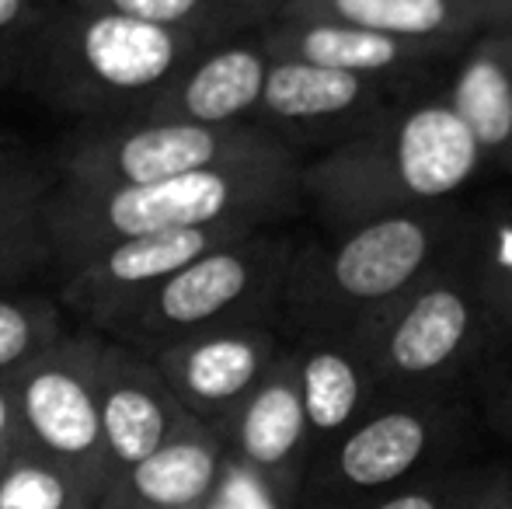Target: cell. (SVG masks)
Wrapping results in <instances>:
<instances>
[{
    "label": "cell",
    "instance_id": "cell-1",
    "mask_svg": "<svg viewBox=\"0 0 512 509\" xmlns=\"http://www.w3.org/2000/svg\"><path fill=\"white\" fill-rule=\"evenodd\" d=\"M488 182L495 175L446 105L443 88L411 98L377 126L307 157L300 168L304 213L321 234L457 203Z\"/></svg>",
    "mask_w": 512,
    "mask_h": 509
},
{
    "label": "cell",
    "instance_id": "cell-2",
    "mask_svg": "<svg viewBox=\"0 0 512 509\" xmlns=\"http://www.w3.org/2000/svg\"><path fill=\"white\" fill-rule=\"evenodd\" d=\"M304 157L276 150L133 189H70L46 196L49 255L63 272L129 238L192 227H283L307 220Z\"/></svg>",
    "mask_w": 512,
    "mask_h": 509
},
{
    "label": "cell",
    "instance_id": "cell-3",
    "mask_svg": "<svg viewBox=\"0 0 512 509\" xmlns=\"http://www.w3.org/2000/svg\"><path fill=\"white\" fill-rule=\"evenodd\" d=\"M460 227L464 199L338 234H300L279 307V332L286 339L352 335L429 276L453 252Z\"/></svg>",
    "mask_w": 512,
    "mask_h": 509
},
{
    "label": "cell",
    "instance_id": "cell-4",
    "mask_svg": "<svg viewBox=\"0 0 512 509\" xmlns=\"http://www.w3.org/2000/svg\"><path fill=\"white\" fill-rule=\"evenodd\" d=\"M209 46L213 42L189 32L53 0L18 77L56 112L133 123L143 105Z\"/></svg>",
    "mask_w": 512,
    "mask_h": 509
},
{
    "label": "cell",
    "instance_id": "cell-5",
    "mask_svg": "<svg viewBox=\"0 0 512 509\" xmlns=\"http://www.w3.org/2000/svg\"><path fill=\"white\" fill-rule=\"evenodd\" d=\"M481 436L474 391L380 394L310 457L297 509H359L439 464L474 457Z\"/></svg>",
    "mask_w": 512,
    "mask_h": 509
},
{
    "label": "cell",
    "instance_id": "cell-6",
    "mask_svg": "<svg viewBox=\"0 0 512 509\" xmlns=\"http://www.w3.org/2000/svg\"><path fill=\"white\" fill-rule=\"evenodd\" d=\"M349 339L363 353L380 394L474 391L509 356L460 265L457 245L405 297L377 311Z\"/></svg>",
    "mask_w": 512,
    "mask_h": 509
},
{
    "label": "cell",
    "instance_id": "cell-7",
    "mask_svg": "<svg viewBox=\"0 0 512 509\" xmlns=\"http://www.w3.org/2000/svg\"><path fill=\"white\" fill-rule=\"evenodd\" d=\"M300 231L293 224L262 227L209 248L157 283L105 325L102 339L154 356L157 349L223 325L279 328L286 276Z\"/></svg>",
    "mask_w": 512,
    "mask_h": 509
},
{
    "label": "cell",
    "instance_id": "cell-8",
    "mask_svg": "<svg viewBox=\"0 0 512 509\" xmlns=\"http://www.w3.org/2000/svg\"><path fill=\"white\" fill-rule=\"evenodd\" d=\"M290 150L255 123H95L63 150V182L70 189H133L203 171L213 164Z\"/></svg>",
    "mask_w": 512,
    "mask_h": 509
},
{
    "label": "cell",
    "instance_id": "cell-9",
    "mask_svg": "<svg viewBox=\"0 0 512 509\" xmlns=\"http://www.w3.org/2000/svg\"><path fill=\"white\" fill-rule=\"evenodd\" d=\"M98 332H67L11 377L25 447L74 468L95 485L108 482L98 422Z\"/></svg>",
    "mask_w": 512,
    "mask_h": 509
},
{
    "label": "cell",
    "instance_id": "cell-10",
    "mask_svg": "<svg viewBox=\"0 0 512 509\" xmlns=\"http://www.w3.org/2000/svg\"><path fill=\"white\" fill-rule=\"evenodd\" d=\"M436 88L373 77L342 74V70L310 67L297 60H272L265 77L262 102L251 123L272 133L279 143L307 157L338 147L349 136L377 126L411 98Z\"/></svg>",
    "mask_w": 512,
    "mask_h": 509
},
{
    "label": "cell",
    "instance_id": "cell-11",
    "mask_svg": "<svg viewBox=\"0 0 512 509\" xmlns=\"http://www.w3.org/2000/svg\"><path fill=\"white\" fill-rule=\"evenodd\" d=\"M283 349L286 335L272 325H223L185 335L150 360L189 419L220 429Z\"/></svg>",
    "mask_w": 512,
    "mask_h": 509
},
{
    "label": "cell",
    "instance_id": "cell-12",
    "mask_svg": "<svg viewBox=\"0 0 512 509\" xmlns=\"http://www.w3.org/2000/svg\"><path fill=\"white\" fill-rule=\"evenodd\" d=\"M251 231H262V227H192V231H161L119 241L77 269L63 272L67 283H63L60 307L74 311L88 325V332L102 335L108 321L119 318L133 300L175 276L192 258Z\"/></svg>",
    "mask_w": 512,
    "mask_h": 509
},
{
    "label": "cell",
    "instance_id": "cell-13",
    "mask_svg": "<svg viewBox=\"0 0 512 509\" xmlns=\"http://www.w3.org/2000/svg\"><path fill=\"white\" fill-rule=\"evenodd\" d=\"M216 433L227 450V461L241 464L258 482L269 485L286 506L297 509L300 485L310 464V436L290 342L269 374Z\"/></svg>",
    "mask_w": 512,
    "mask_h": 509
},
{
    "label": "cell",
    "instance_id": "cell-14",
    "mask_svg": "<svg viewBox=\"0 0 512 509\" xmlns=\"http://www.w3.org/2000/svg\"><path fill=\"white\" fill-rule=\"evenodd\" d=\"M258 39L272 60H297L373 81L418 84V88H439L450 56L457 53V49L411 46L366 28L304 18H276L258 32Z\"/></svg>",
    "mask_w": 512,
    "mask_h": 509
},
{
    "label": "cell",
    "instance_id": "cell-15",
    "mask_svg": "<svg viewBox=\"0 0 512 509\" xmlns=\"http://www.w3.org/2000/svg\"><path fill=\"white\" fill-rule=\"evenodd\" d=\"M98 422L105 471L115 478L154 454L192 419L182 412L150 356L105 339L98 356Z\"/></svg>",
    "mask_w": 512,
    "mask_h": 509
},
{
    "label": "cell",
    "instance_id": "cell-16",
    "mask_svg": "<svg viewBox=\"0 0 512 509\" xmlns=\"http://www.w3.org/2000/svg\"><path fill=\"white\" fill-rule=\"evenodd\" d=\"M269 67L272 56L265 53L258 32L216 42L203 49L189 67L178 70L175 81L164 84L133 123H251L262 102Z\"/></svg>",
    "mask_w": 512,
    "mask_h": 509
},
{
    "label": "cell",
    "instance_id": "cell-17",
    "mask_svg": "<svg viewBox=\"0 0 512 509\" xmlns=\"http://www.w3.org/2000/svg\"><path fill=\"white\" fill-rule=\"evenodd\" d=\"M443 98L474 136L495 182L512 168V25H495L464 39L443 74Z\"/></svg>",
    "mask_w": 512,
    "mask_h": 509
},
{
    "label": "cell",
    "instance_id": "cell-18",
    "mask_svg": "<svg viewBox=\"0 0 512 509\" xmlns=\"http://www.w3.org/2000/svg\"><path fill=\"white\" fill-rule=\"evenodd\" d=\"M223 468L227 450L220 433L192 419L150 457L108 478L98 509H206Z\"/></svg>",
    "mask_w": 512,
    "mask_h": 509
},
{
    "label": "cell",
    "instance_id": "cell-19",
    "mask_svg": "<svg viewBox=\"0 0 512 509\" xmlns=\"http://www.w3.org/2000/svg\"><path fill=\"white\" fill-rule=\"evenodd\" d=\"M286 342L297 360V384L314 457L335 443L380 398V391L349 335H304Z\"/></svg>",
    "mask_w": 512,
    "mask_h": 509
},
{
    "label": "cell",
    "instance_id": "cell-20",
    "mask_svg": "<svg viewBox=\"0 0 512 509\" xmlns=\"http://www.w3.org/2000/svg\"><path fill=\"white\" fill-rule=\"evenodd\" d=\"M279 18L335 21L432 49H457L488 25L478 0H286Z\"/></svg>",
    "mask_w": 512,
    "mask_h": 509
},
{
    "label": "cell",
    "instance_id": "cell-21",
    "mask_svg": "<svg viewBox=\"0 0 512 509\" xmlns=\"http://www.w3.org/2000/svg\"><path fill=\"white\" fill-rule=\"evenodd\" d=\"M457 258L512 353V185L488 182L464 199Z\"/></svg>",
    "mask_w": 512,
    "mask_h": 509
},
{
    "label": "cell",
    "instance_id": "cell-22",
    "mask_svg": "<svg viewBox=\"0 0 512 509\" xmlns=\"http://www.w3.org/2000/svg\"><path fill=\"white\" fill-rule=\"evenodd\" d=\"M74 4L189 32L216 46V42L262 32L279 18L286 0H74Z\"/></svg>",
    "mask_w": 512,
    "mask_h": 509
},
{
    "label": "cell",
    "instance_id": "cell-23",
    "mask_svg": "<svg viewBox=\"0 0 512 509\" xmlns=\"http://www.w3.org/2000/svg\"><path fill=\"white\" fill-rule=\"evenodd\" d=\"M46 196L49 185L35 175L32 164L0 171V290H18L21 279L53 262Z\"/></svg>",
    "mask_w": 512,
    "mask_h": 509
},
{
    "label": "cell",
    "instance_id": "cell-24",
    "mask_svg": "<svg viewBox=\"0 0 512 509\" xmlns=\"http://www.w3.org/2000/svg\"><path fill=\"white\" fill-rule=\"evenodd\" d=\"M102 485L32 447L0 461V509H98Z\"/></svg>",
    "mask_w": 512,
    "mask_h": 509
},
{
    "label": "cell",
    "instance_id": "cell-25",
    "mask_svg": "<svg viewBox=\"0 0 512 509\" xmlns=\"http://www.w3.org/2000/svg\"><path fill=\"white\" fill-rule=\"evenodd\" d=\"M63 335L67 325L60 300L25 290H0V381H11Z\"/></svg>",
    "mask_w": 512,
    "mask_h": 509
},
{
    "label": "cell",
    "instance_id": "cell-26",
    "mask_svg": "<svg viewBox=\"0 0 512 509\" xmlns=\"http://www.w3.org/2000/svg\"><path fill=\"white\" fill-rule=\"evenodd\" d=\"M485 468L488 461H474V457L439 464V468L411 478L401 489L387 492V496L373 499V503L359 509H457L478 489V482L485 478Z\"/></svg>",
    "mask_w": 512,
    "mask_h": 509
},
{
    "label": "cell",
    "instance_id": "cell-27",
    "mask_svg": "<svg viewBox=\"0 0 512 509\" xmlns=\"http://www.w3.org/2000/svg\"><path fill=\"white\" fill-rule=\"evenodd\" d=\"M53 0H0V74H18Z\"/></svg>",
    "mask_w": 512,
    "mask_h": 509
},
{
    "label": "cell",
    "instance_id": "cell-28",
    "mask_svg": "<svg viewBox=\"0 0 512 509\" xmlns=\"http://www.w3.org/2000/svg\"><path fill=\"white\" fill-rule=\"evenodd\" d=\"M481 433L512 447V353L502 356L478 384H474Z\"/></svg>",
    "mask_w": 512,
    "mask_h": 509
},
{
    "label": "cell",
    "instance_id": "cell-29",
    "mask_svg": "<svg viewBox=\"0 0 512 509\" xmlns=\"http://www.w3.org/2000/svg\"><path fill=\"white\" fill-rule=\"evenodd\" d=\"M457 509H512V464L488 461L478 489Z\"/></svg>",
    "mask_w": 512,
    "mask_h": 509
},
{
    "label": "cell",
    "instance_id": "cell-30",
    "mask_svg": "<svg viewBox=\"0 0 512 509\" xmlns=\"http://www.w3.org/2000/svg\"><path fill=\"white\" fill-rule=\"evenodd\" d=\"M21 447H25V440H21V422H18V408H14L11 381H0V461Z\"/></svg>",
    "mask_w": 512,
    "mask_h": 509
},
{
    "label": "cell",
    "instance_id": "cell-31",
    "mask_svg": "<svg viewBox=\"0 0 512 509\" xmlns=\"http://www.w3.org/2000/svg\"><path fill=\"white\" fill-rule=\"evenodd\" d=\"M481 11L495 25H512V0H478Z\"/></svg>",
    "mask_w": 512,
    "mask_h": 509
},
{
    "label": "cell",
    "instance_id": "cell-32",
    "mask_svg": "<svg viewBox=\"0 0 512 509\" xmlns=\"http://www.w3.org/2000/svg\"><path fill=\"white\" fill-rule=\"evenodd\" d=\"M18 164H25V161H21V154L11 147V140L0 133V171H11V168H18Z\"/></svg>",
    "mask_w": 512,
    "mask_h": 509
},
{
    "label": "cell",
    "instance_id": "cell-33",
    "mask_svg": "<svg viewBox=\"0 0 512 509\" xmlns=\"http://www.w3.org/2000/svg\"><path fill=\"white\" fill-rule=\"evenodd\" d=\"M509 178H512V168H509Z\"/></svg>",
    "mask_w": 512,
    "mask_h": 509
},
{
    "label": "cell",
    "instance_id": "cell-34",
    "mask_svg": "<svg viewBox=\"0 0 512 509\" xmlns=\"http://www.w3.org/2000/svg\"><path fill=\"white\" fill-rule=\"evenodd\" d=\"M206 509H209V506H206Z\"/></svg>",
    "mask_w": 512,
    "mask_h": 509
}]
</instances>
